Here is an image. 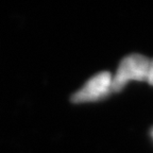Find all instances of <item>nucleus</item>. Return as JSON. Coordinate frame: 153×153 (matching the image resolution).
Wrapping results in <instances>:
<instances>
[{
    "instance_id": "7ed1b4c3",
    "label": "nucleus",
    "mask_w": 153,
    "mask_h": 153,
    "mask_svg": "<svg viewBox=\"0 0 153 153\" xmlns=\"http://www.w3.org/2000/svg\"><path fill=\"white\" fill-rule=\"evenodd\" d=\"M147 81L153 85V60L150 61V65H149V71H148V76H147Z\"/></svg>"
},
{
    "instance_id": "f03ea898",
    "label": "nucleus",
    "mask_w": 153,
    "mask_h": 153,
    "mask_svg": "<svg viewBox=\"0 0 153 153\" xmlns=\"http://www.w3.org/2000/svg\"><path fill=\"white\" fill-rule=\"evenodd\" d=\"M112 79L113 76L108 71H101L95 74L81 89L71 96V101L74 103H85L106 98L112 93Z\"/></svg>"
},
{
    "instance_id": "f257e3e1",
    "label": "nucleus",
    "mask_w": 153,
    "mask_h": 153,
    "mask_svg": "<svg viewBox=\"0 0 153 153\" xmlns=\"http://www.w3.org/2000/svg\"><path fill=\"white\" fill-rule=\"evenodd\" d=\"M150 60L141 54H130L120 62L112 79V93L122 91L130 81H147Z\"/></svg>"
}]
</instances>
